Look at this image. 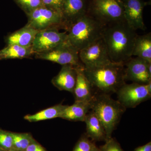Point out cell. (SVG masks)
<instances>
[{
    "label": "cell",
    "mask_w": 151,
    "mask_h": 151,
    "mask_svg": "<svg viewBox=\"0 0 151 151\" xmlns=\"http://www.w3.org/2000/svg\"><path fill=\"white\" fill-rule=\"evenodd\" d=\"M13 139V148L18 150L25 151L34 138L29 133L12 132Z\"/></svg>",
    "instance_id": "obj_22"
},
{
    "label": "cell",
    "mask_w": 151,
    "mask_h": 151,
    "mask_svg": "<svg viewBox=\"0 0 151 151\" xmlns=\"http://www.w3.org/2000/svg\"><path fill=\"white\" fill-rule=\"evenodd\" d=\"M90 110V102L75 101L73 105H67L60 118L72 122H84Z\"/></svg>",
    "instance_id": "obj_18"
},
{
    "label": "cell",
    "mask_w": 151,
    "mask_h": 151,
    "mask_svg": "<svg viewBox=\"0 0 151 151\" xmlns=\"http://www.w3.org/2000/svg\"><path fill=\"white\" fill-rule=\"evenodd\" d=\"M89 10V14L107 25L125 21L122 0H91Z\"/></svg>",
    "instance_id": "obj_5"
},
{
    "label": "cell",
    "mask_w": 151,
    "mask_h": 151,
    "mask_svg": "<svg viewBox=\"0 0 151 151\" xmlns=\"http://www.w3.org/2000/svg\"><path fill=\"white\" fill-rule=\"evenodd\" d=\"M67 105H63L62 104H58L39 111L35 114H28L24 116V119L29 122H36L55 118H60Z\"/></svg>",
    "instance_id": "obj_19"
},
{
    "label": "cell",
    "mask_w": 151,
    "mask_h": 151,
    "mask_svg": "<svg viewBox=\"0 0 151 151\" xmlns=\"http://www.w3.org/2000/svg\"><path fill=\"white\" fill-rule=\"evenodd\" d=\"M107 25L89 14L74 22L68 28L66 41L80 51L103 37Z\"/></svg>",
    "instance_id": "obj_3"
},
{
    "label": "cell",
    "mask_w": 151,
    "mask_h": 151,
    "mask_svg": "<svg viewBox=\"0 0 151 151\" xmlns=\"http://www.w3.org/2000/svg\"><path fill=\"white\" fill-rule=\"evenodd\" d=\"M8 151H21L18 150H15V149H11V150H9Z\"/></svg>",
    "instance_id": "obj_30"
},
{
    "label": "cell",
    "mask_w": 151,
    "mask_h": 151,
    "mask_svg": "<svg viewBox=\"0 0 151 151\" xmlns=\"http://www.w3.org/2000/svg\"><path fill=\"white\" fill-rule=\"evenodd\" d=\"M0 148L6 151L13 148V139L12 132L0 128Z\"/></svg>",
    "instance_id": "obj_24"
},
{
    "label": "cell",
    "mask_w": 151,
    "mask_h": 151,
    "mask_svg": "<svg viewBox=\"0 0 151 151\" xmlns=\"http://www.w3.org/2000/svg\"><path fill=\"white\" fill-rule=\"evenodd\" d=\"M77 67L70 65H62L59 73L52 79V84L60 91L73 94L76 78Z\"/></svg>",
    "instance_id": "obj_14"
},
{
    "label": "cell",
    "mask_w": 151,
    "mask_h": 151,
    "mask_svg": "<svg viewBox=\"0 0 151 151\" xmlns=\"http://www.w3.org/2000/svg\"><path fill=\"white\" fill-rule=\"evenodd\" d=\"M124 79L134 83L147 84L151 82V62L139 57H132L125 63Z\"/></svg>",
    "instance_id": "obj_11"
},
{
    "label": "cell",
    "mask_w": 151,
    "mask_h": 151,
    "mask_svg": "<svg viewBox=\"0 0 151 151\" xmlns=\"http://www.w3.org/2000/svg\"><path fill=\"white\" fill-rule=\"evenodd\" d=\"M97 148L95 142L84 134L76 143L72 151H94Z\"/></svg>",
    "instance_id": "obj_23"
},
{
    "label": "cell",
    "mask_w": 151,
    "mask_h": 151,
    "mask_svg": "<svg viewBox=\"0 0 151 151\" xmlns=\"http://www.w3.org/2000/svg\"><path fill=\"white\" fill-rule=\"evenodd\" d=\"M86 125V134L93 142L106 140L105 129L100 120L92 111L88 112L84 122Z\"/></svg>",
    "instance_id": "obj_16"
},
{
    "label": "cell",
    "mask_w": 151,
    "mask_h": 151,
    "mask_svg": "<svg viewBox=\"0 0 151 151\" xmlns=\"http://www.w3.org/2000/svg\"><path fill=\"white\" fill-rule=\"evenodd\" d=\"M94 151H99V148L97 147V148L95 149V150H94Z\"/></svg>",
    "instance_id": "obj_31"
},
{
    "label": "cell",
    "mask_w": 151,
    "mask_h": 151,
    "mask_svg": "<svg viewBox=\"0 0 151 151\" xmlns=\"http://www.w3.org/2000/svg\"><path fill=\"white\" fill-rule=\"evenodd\" d=\"M27 14V24L37 30L52 27L65 29L62 14L53 9L42 6Z\"/></svg>",
    "instance_id": "obj_7"
},
{
    "label": "cell",
    "mask_w": 151,
    "mask_h": 151,
    "mask_svg": "<svg viewBox=\"0 0 151 151\" xmlns=\"http://www.w3.org/2000/svg\"><path fill=\"white\" fill-rule=\"evenodd\" d=\"M34 54L32 46L23 47L12 45H9L0 50V60L22 59Z\"/></svg>",
    "instance_id": "obj_21"
},
{
    "label": "cell",
    "mask_w": 151,
    "mask_h": 151,
    "mask_svg": "<svg viewBox=\"0 0 151 151\" xmlns=\"http://www.w3.org/2000/svg\"><path fill=\"white\" fill-rule=\"evenodd\" d=\"M59 29L52 27L39 31L32 44L34 54L49 51L65 42L67 32H60Z\"/></svg>",
    "instance_id": "obj_10"
},
{
    "label": "cell",
    "mask_w": 151,
    "mask_h": 151,
    "mask_svg": "<svg viewBox=\"0 0 151 151\" xmlns=\"http://www.w3.org/2000/svg\"><path fill=\"white\" fill-rule=\"evenodd\" d=\"M125 22L136 31L145 29L143 18V10L146 3L142 0H123Z\"/></svg>",
    "instance_id": "obj_12"
},
{
    "label": "cell",
    "mask_w": 151,
    "mask_h": 151,
    "mask_svg": "<svg viewBox=\"0 0 151 151\" xmlns=\"http://www.w3.org/2000/svg\"><path fill=\"white\" fill-rule=\"evenodd\" d=\"M124 67L123 64L111 62L94 68H84V72L91 84L94 94L110 95L116 93L126 83Z\"/></svg>",
    "instance_id": "obj_2"
},
{
    "label": "cell",
    "mask_w": 151,
    "mask_h": 151,
    "mask_svg": "<svg viewBox=\"0 0 151 151\" xmlns=\"http://www.w3.org/2000/svg\"><path fill=\"white\" fill-rule=\"evenodd\" d=\"M126 22L108 25L103 38L111 62L125 65L132 57V52L137 34Z\"/></svg>",
    "instance_id": "obj_1"
},
{
    "label": "cell",
    "mask_w": 151,
    "mask_h": 151,
    "mask_svg": "<svg viewBox=\"0 0 151 151\" xmlns=\"http://www.w3.org/2000/svg\"><path fill=\"white\" fill-rule=\"evenodd\" d=\"M75 101L90 102L94 95L91 84L84 72V67L77 68V78L73 94Z\"/></svg>",
    "instance_id": "obj_15"
},
{
    "label": "cell",
    "mask_w": 151,
    "mask_h": 151,
    "mask_svg": "<svg viewBox=\"0 0 151 151\" xmlns=\"http://www.w3.org/2000/svg\"><path fill=\"white\" fill-rule=\"evenodd\" d=\"M0 151H6L4 150H3V149H2L1 148H0Z\"/></svg>",
    "instance_id": "obj_32"
},
{
    "label": "cell",
    "mask_w": 151,
    "mask_h": 151,
    "mask_svg": "<svg viewBox=\"0 0 151 151\" xmlns=\"http://www.w3.org/2000/svg\"><path fill=\"white\" fill-rule=\"evenodd\" d=\"M17 3L24 10L26 13L43 6L42 0H15Z\"/></svg>",
    "instance_id": "obj_25"
},
{
    "label": "cell",
    "mask_w": 151,
    "mask_h": 151,
    "mask_svg": "<svg viewBox=\"0 0 151 151\" xmlns=\"http://www.w3.org/2000/svg\"><path fill=\"white\" fill-rule=\"evenodd\" d=\"M79 57L85 69L100 67L112 62L103 37L80 50Z\"/></svg>",
    "instance_id": "obj_9"
},
{
    "label": "cell",
    "mask_w": 151,
    "mask_h": 151,
    "mask_svg": "<svg viewBox=\"0 0 151 151\" xmlns=\"http://www.w3.org/2000/svg\"><path fill=\"white\" fill-rule=\"evenodd\" d=\"M38 31L27 24L7 37L6 41L7 45H17L23 47L32 46L33 41Z\"/></svg>",
    "instance_id": "obj_17"
},
{
    "label": "cell",
    "mask_w": 151,
    "mask_h": 151,
    "mask_svg": "<svg viewBox=\"0 0 151 151\" xmlns=\"http://www.w3.org/2000/svg\"><path fill=\"white\" fill-rule=\"evenodd\" d=\"M118 100L126 109L135 108L151 97V82L147 84H125L116 92Z\"/></svg>",
    "instance_id": "obj_6"
},
{
    "label": "cell",
    "mask_w": 151,
    "mask_h": 151,
    "mask_svg": "<svg viewBox=\"0 0 151 151\" xmlns=\"http://www.w3.org/2000/svg\"><path fill=\"white\" fill-rule=\"evenodd\" d=\"M37 59L48 60L63 65L84 67L80 61L79 51L65 41L51 50L35 54Z\"/></svg>",
    "instance_id": "obj_8"
},
{
    "label": "cell",
    "mask_w": 151,
    "mask_h": 151,
    "mask_svg": "<svg viewBox=\"0 0 151 151\" xmlns=\"http://www.w3.org/2000/svg\"><path fill=\"white\" fill-rule=\"evenodd\" d=\"M63 0H42L43 6L53 9L62 14Z\"/></svg>",
    "instance_id": "obj_27"
},
{
    "label": "cell",
    "mask_w": 151,
    "mask_h": 151,
    "mask_svg": "<svg viewBox=\"0 0 151 151\" xmlns=\"http://www.w3.org/2000/svg\"><path fill=\"white\" fill-rule=\"evenodd\" d=\"M100 151H124L116 139L111 137L105 141V144L99 148Z\"/></svg>",
    "instance_id": "obj_26"
},
{
    "label": "cell",
    "mask_w": 151,
    "mask_h": 151,
    "mask_svg": "<svg viewBox=\"0 0 151 151\" xmlns=\"http://www.w3.org/2000/svg\"><path fill=\"white\" fill-rule=\"evenodd\" d=\"M25 151H47L45 148L34 139Z\"/></svg>",
    "instance_id": "obj_28"
},
{
    "label": "cell",
    "mask_w": 151,
    "mask_h": 151,
    "mask_svg": "<svg viewBox=\"0 0 151 151\" xmlns=\"http://www.w3.org/2000/svg\"><path fill=\"white\" fill-rule=\"evenodd\" d=\"M90 110L103 124L107 140L112 137L113 132L127 109L110 94H94L90 102Z\"/></svg>",
    "instance_id": "obj_4"
},
{
    "label": "cell",
    "mask_w": 151,
    "mask_h": 151,
    "mask_svg": "<svg viewBox=\"0 0 151 151\" xmlns=\"http://www.w3.org/2000/svg\"><path fill=\"white\" fill-rule=\"evenodd\" d=\"M134 151H151V142L136 148Z\"/></svg>",
    "instance_id": "obj_29"
},
{
    "label": "cell",
    "mask_w": 151,
    "mask_h": 151,
    "mask_svg": "<svg viewBox=\"0 0 151 151\" xmlns=\"http://www.w3.org/2000/svg\"><path fill=\"white\" fill-rule=\"evenodd\" d=\"M86 0H63L62 16L65 29L78 19L88 14Z\"/></svg>",
    "instance_id": "obj_13"
},
{
    "label": "cell",
    "mask_w": 151,
    "mask_h": 151,
    "mask_svg": "<svg viewBox=\"0 0 151 151\" xmlns=\"http://www.w3.org/2000/svg\"><path fill=\"white\" fill-rule=\"evenodd\" d=\"M135 56L151 62V34L138 35L132 52Z\"/></svg>",
    "instance_id": "obj_20"
}]
</instances>
